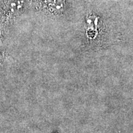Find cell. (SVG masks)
I'll list each match as a JSON object with an SVG mask.
<instances>
[{
  "label": "cell",
  "instance_id": "6da1fadb",
  "mask_svg": "<svg viewBox=\"0 0 133 133\" xmlns=\"http://www.w3.org/2000/svg\"><path fill=\"white\" fill-rule=\"evenodd\" d=\"M46 4L51 11L59 12L64 9V0H46Z\"/></svg>",
  "mask_w": 133,
  "mask_h": 133
}]
</instances>
